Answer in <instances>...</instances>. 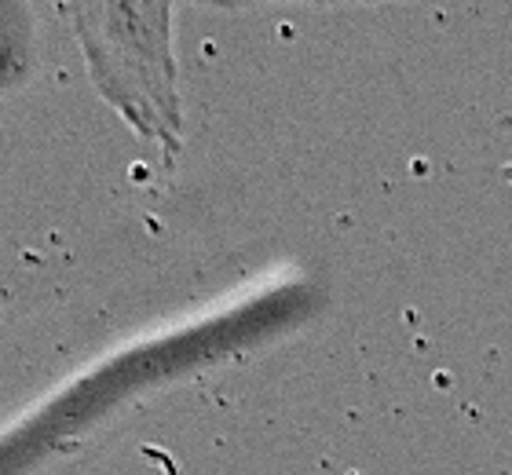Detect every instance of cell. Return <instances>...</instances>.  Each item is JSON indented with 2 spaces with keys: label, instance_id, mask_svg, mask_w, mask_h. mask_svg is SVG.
I'll use <instances>...</instances> for the list:
<instances>
[{
  "label": "cell",
  "instance_id": "obj_1",
  "mask_svg": "<svg viewBox=\"0 0 512 475\" xmlns=\"http://www.w3.org/2000/svg\"><path fill=\"white\" fill-rule=\"evenodd\" d=\"M88 77L139 139L183 150L180 63L172 48L176 0H70Z\"/></svg>",
  "mask_w": 512,
  "mask_h": 475
},
{
  "label": "cell",
  "instance_id": "obj_2",
  "mask_svg": "<svg viewBox=\"0 0 512 475\" xmlns=\"http://www.w3.org/2000/svg\"><path fill=\"white\" fill-rule=\"evenodd\" d=\"M205 8L220 11H256V8H286V4H300V8H355V4H403V0H194Z\"/></svg>",
  "mask_w": 512,
  "mask_h": 475
}]
</instances>
